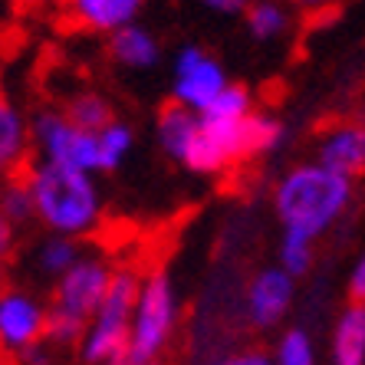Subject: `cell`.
I'll list each match as a JSON object with an SVG mask.
<instances>
[{"instance_id":"cell-1","label":"cell","mask_w":365,"mask_h":365,"mask_svg":"<svg viewBox=\"0 0 365 365\" xmlns=\"http://www.w3.org/2000/svg\"><path fill=\"white\" fill-rule=\"evenodd\" d=\"M270 201L283 230L319 240L346 217L352 204V181L309 158L283 171L273 185Z\"/></svg>"},{"instance_id":"cell-2","label":"cell","mask_w":365,"mask_h":365,"mask_svg":"<svg viewBox=\"0 0 365 365\" xmlns=\"http://www.w3.org/2000/svg\"><path fill=\"white\" fill-rule=\"evenodd\" d=\"M26 185L34 195L36 224L46 234L83 240L99 230L106 217V201L93 175L36 162L26 171Z\"/></svg>"},{"instance_id":"cell-3","label":"cell","mask_w":365,"mask_h":365,"mask_svg":"<svg viewBox=\"0 0 365 365\" xmlns=\"http://www.w3.org/2000/svg\"><path fill=\"white\" fill-rule=\"evenodd\" d=\"M115 267L109 257L99 250H86L76 264L53 283L50 299V326H46V342L56 352H76L83 342V332L102 299L109 297Z\"/></svg>"},{"instance_id":"cell-4","label":"cell","mask_w":365,"mask_h":365,"mask_svg":"<svg viewBox=\"0 0 365 365\" xmlns=\"http://www.w3.org/2000/svg\"><path fill=\"white\" fill-rule=\"evenodd\" d=\"M142 277L135 267H115L109 297L102 299L96 316L89 319L79 342V362L83 365H125L128 329H132V313L138 303Z\"/></svg>"},{"instance_id":"cell-5","label":"cell","mask_w":365,"mask_h":365,"mask_svg":"<svg viewBox=\"0 0 365 365\" xmlns=\"http://www.w3.org/2000/svg\"><path fill=\"white\" fill-rule=\"evenodd\" d=\"M178 323L181 306L171 277L165 270L145 273L135 313H132V329H128L125 365H158L178 332Z\"/></svg>"},{"instance_id":"cell-6","label":"cell","mask_w":365,"mask_h":365,"mask_svg":"<svg viewBox=\"0 0 365 365\" xmlns=\"http://www.w3.org/2000/svg\"><path fill=\"white\" fill-rule=\"evenodd\" d=\"M30 132H34V148L40 155V162L56 165V168L86 171V175L99 171L96 135L73 125L63 109H40L30 119Z\"/></svg>"},{"instance_id":"cell-7","label":"cell","mask_w":365,"mask_h":365,"mask_svg":"<svg viewBox=\"0 0 365 365\" xmlns=\"http://www.w3.org/2000/svg\"><path fill=\"white\" fill-rule=\"evenodd\" d=\"M247 122H221L201 115L178 165H185L195 175H221V171L234 168L237 162L250 158Z\"/></svg>"},{"instance_id":"cell-8","label":"cell","mask_w":365,"mask_h":365,"mask_svg":"<svg viewBox=\"0 0 365 365\" xmlns=\"http://www.w3.org/2000/svg\"><path fill=\"white\" fill-rule=\"evenodd\" d=\"M50 303L26 287H7L0 293V352L24 356L34 346L46 342Z\"/></svg>"},{"instance_id":"cell-9","label":"cell","mask_w":365,"mask_h":365,"mask_svg":"<svg viewBox=\"0 0 365 365\" xmlns=\"http://www.w3.org/2000/svg\"><path fill=\"white\" fill-rule=\"evenodd\" d=\"M227 86H230L227 69L214 60L207 50H201L195 43L178 50L175 66H171V99L178 102V106L204 115V112L211 109V102Z\"/></svg>"},{"instance_id":"cell-10","label":"cell","mask_w":365,"mask_h":365,"mask_svg":"<svg viewBox=\"0 0 365 365\" xmlns=\"http://www.w3.org/2000/svg\"><path fill=\"white\" fill-rule=\"evenodd\" d=\"M293 299H297V280H293L280 264L260 267L244 287L247 323L260 332L277 329L289 316V309H293Z\"/></svg>"},{"instance_id":"cell-11","label":"cell","mask_w":365,"mask_h":365,"mask_svg":"<svg viewBox=\"0 0 365 365\" xmlns=\"http://www.w3.org/2000/svg\"><path fill=\"white\" fill-rule=\"evenodd\" d=\"M313 162H319L323 168L336 171V175H342L349 181L362 178L365 175V122H356V119L329 122L316 135Z\"/></svg>"},{"instance_id":"cell-12","label":"cell","mask_w":365,"mask_h":365,"mask_svg":"<svg viewBox=\"0 0 365 365\" xmlns=\"http://www.w3.org/2000/svg\"><path fill=\"white\" fill-rule=\"evenodd\" d=\"M145 0H63V14L73 26L86 34H119L122 26H132L142 14Z\"/></svg>"},{"instance_id":"cell-13","label":"cell","mask_w":365,"mask_h":365,"mask_svg":"<svg viewBox=\"0 0 365 365\" xmlns=\"http://www.w3.org/2000/svg\"><path fill=\"white\" fill-rule=\"evenodd\" d=\"M329 365H365V303L339 309L329 332Z\"/></svg>"},{"instance_id":"cell-14","label":"cell","mask_w":365,"mask_h":365,"mask_svg":"<svg viewBox=\"0 0 365 365\" xmlns=\"http://www.w3.org/2000/svg\"><path fill=\"white\" fill-rule=\"evenodd\" d=\"M109 56L119 63L122 69H152L162 56V43L158 36L142 24H132V26H122L119 34L109 36Z\"/></svg>"},{"instance_id":"cell-15","label":"cell","mask_w":365,"mask_h":365,"mask_svg":"<svg viewBox=\"0 0 365 365\" xmlns=\"http://www.w3.org/2000/svg\"><path fill=\"white\" fill-rule=\"evenodd\" d=\"M30 148H34L30 119H26L17 106L0 102V165L14 175V171L26 162Z\"/></svg>"},{"instance_id":"cell-16","label":"cell","mask_w":365,"mask_h":365,"mask_svg":"<svg viewBox=\"0 0 365 365\" xmlns=\"http://www.w3.org/2000/svg\"><path fill=\"white\" fill-rule=\"evenodd\" d=\"M197 112L185 109L178 102H168L162 112H158V119H155V135H158V145H162V152L168 155L171 162H181V155H185L187 142H191V132L197 125Z\"/></svg>"},{"instance_id":"cell-17","label":"cell","mask_w":365,"mask_h":365,"mask_svg":"<svg viewBox=\"0 0 365 365\" xmlns=\"http://www.w3.org/2000/svg\"><path fill=\"white\" fill-rule=\"evenodd\" d=\"M83 254L86 250L79 247V240L63 237V234H43L40 244L34 247V267L40 277L56 283Z\"/></svg>"},{"instance_id":"cell-18","label":"cell","mask_w":365,"mask_h":365,"mask_svg":"<svg viewBox=\"0 0 365 365\" xmlns=\"http://www.w3.org/2000/svg\"><path fill=\"white\" fill-rule=\"evenodd\" d=\"M247 34L260 43H277L289 34L293 26V14L283 0H254L244 14Z\"/></svg>"},{"instance_id":"cell-19","label":"cell","mask_w":365,"mask_h":365,"mask_svg":"<svg viewBox=\"0 0 365 365\" xmlns=\"http://www.w3.org/2000/svg\"><path fill=\"white\" fill-rule=\"evenodd\" d=\"M63 112H66V119L73 122L76 128H83V132H93V135H99L102 128L115 119V115H112V102L106 99L102 93H96V89L73 93L66 99V106H63Z\"/></svg>"},{"instance_id":"cell-20","label":"cell","mask_w":365,"mask_h":365,"mask_svg":"<svg viewBox=\"0 0 365 365\" xmlns=\"http://www.w3.org/2000/svg\"><path fill=\"white\" fill-rule=\"evenodd\" d=\"M96 145H99V171H115L135 148V128L122 119H112L96 135Z\"/></svg>"},{"instance_id":"cell-21","label":"cell","mask_w":365,"mask_h":365,"mask_svg":"<svg viewBox=\"0 0 365 365\" xmlns=\"http://www.w3.org/2000/svg\"><path fill=\"white\" fill-rule=\"evenodd\" d=\"M247 142H250V155L280 152L287 142V122L273 112H254L247 122Z\"/></svg>"},{"instance_id":"cell-22","label":"cell","mask_w":365,"mask_h":365,"mask_svg":"<svg viewBox=\"0 0 365 365\" xmlns=\"http://www.w3.org/2000/svg\"><path fill=\"white\" fill-rule=\"evenodd\" d=\"M270 359H273V365H319L316 342L303 326H293V329L280 332V339L273 346Z\"/></svg>"},{"instance_id":"cell-23","label":"cell","mask_w":365,"mask_h":365,"mask_svg":"<svg viewBox=\"0 0 365 365\" xmlns=\"http://www.w3.org/2000/svg\"><path fill=\"white\" fill-rule=\"evenodd\" d=\"M280 267L297 280V277H306L316 264V240L306 237V234H297V230H283L280 237Z\"/></svg>"},{"instance_id":"cell-24","label":"cell","mask_w":365,"mask_h":365,"mask_svg":"<svg viewBox=\"0 0 365 365\" xmlns=\"http://www.w3.org/2000/svg\"><path fill=\"white\" fill-rule=\"evenodd\" d=\"M254 93L240 83H230L217 99L211 102V109L204 112L207 119H221V122H247L254 115Z\"/></svg>"},{"instance_id":"cell-25","label":"cell","mask_w":365,"mask_h":365,"mask_svg":"<svg viewBox=\"0 0 365 365\" xmlns=\"http://www.w3.org/2000/svg\"><path fill=\"white\" fill-rule=\"evenodd\" d=\"M0 211L7 217L14 227L26 221H36V211H34V195H30V185L26 178H7L0 185Z\"/></svg>"},{"instance_id":"cell-26","label":"cell","mask_w":365,"mask_h":365,"mask_svg":"<svg viewBox=\"0 0 365 365\" xmlns=\"http://www.w3.org/2000/svg\"><path fill=\"white\" fill-rule=\"evenodd\" d=\"M214 365H273V359H270V352H267V349L244 346V349H234V352L221 356Z\"/></svg>"},{"instance_id":"cell-27","label":"cell","mask_w":365,"mask_h":365,"mask_svg":"<svg viewBox=\"0 0 365 365\" xmlns=\"http://www.w3.org/2000/svg\"><path fill=\"white\" fill-rule=\"evenodd\" d=\"M346 293H349V303H365V254L356 257V264L349 267Z\"/></svg>"},{"instance_id":"cell-28","label":"cell","mask_w":365,"mask_h":365,"mask_svg":"<svg viewBox=\"0 0 365 365\" xmlns=\"http://www.w3.org/2000/svg\"><path fill=\"white\" fill-rule=\"evenodd\" d=\"M201 7H207L211 14H221V17H234V14H247V7L254 0H197Z\"/></svg>"},{"instance_id":"cell-29","label":"cell","mask_w":365,"mask_h":365,"mask_svg":"<svg viewBox=\"0 0 365 365\" xmlns=\"http://www.w3.org/2000/svg\"><path fill=\"white\" fill-rule=\"evenodd\" d=\"M20 365H53L56 362V349L50 346V342H40V346H34L30 352H24V356H17Z\"/></svg>"},{"instance_id":"cell-30","label":"cell","mask_w":365,"mask_h":365,"mask_svg":"<svg viewBox=\"0 0 365 365\" xmlns=\"http://www.w3.org/2000/svg\"><path fill=\"white\" fill-rule=\"evenodd\" d=\"M14 247H17V227L0 211V260H7V257L14 254Z\"/></svg>"},{"instance_id":"cell-31","label":"cell","mask_w":365,"mask_h":365,"mask_svg":"<svg viewBox=\"0 0 365 365\" xmlns=\"http://www.w3.org/2000/svg\"><path fill=\"white\" fill-rule=\"evenodd\" d=\"M289 4L306 10V14H319V10H326V7H336L339 0H289Z\"/></svg>"},{"instance_id":"cell-32","label":"cell","mask_w":365,"mask_h":365,"mask_svg":"<svg viewBox=\"0 0 365 365\" xmlns=\"http://www.w3.org/2000/svg\"><path fill=\"white\" fill-rule=\"evenodd\" d=\"M24 7H53V4H63V0H17Z\"/></svg>"},{"instance_id":"cell-33","label":"cell","mask_w":365,"mask_h":365,"mask_svg":"<svg viewBox=\"0 0 365 365\" xmlns=\"http://www.w3.org/2000/svg\"><path fill=\"white\" fill-rule=\"evenodd\" d=\"M7 289V260H0V293Z\"/></svg>"},{"instance_id":"cell-34","label":"cell","mask_w":365,"mask_h":365,"mask_svg":"<svg viewBox=\"0 0 365 365\" xmlns=\"http://www.w3.org/2000/svg\"><path fill=\"white\" fill-rule=\"evenodd\" d=\"M7 178H14V175H10V171L4 168V165H0V185H4V181H7Z\"/></svg>"},{"instance_id":"cell-35","label":"cell","mask_w":365,"mask_h":365,"mask_svg":"<svg viewBox=\"0 0 365 365\" xmlns=\"http://www.w3.org/2000/svg\"><path fill=\"white\" fill-rule=\"evenodd\" d=\"M0 365H4V352H0Z\"/></svg>"},{"instance_id":"cell-36","label":"cell","mask_w":365,"mask_h":365,"mask_svg":"<svg viewBox=\"0 0 365 365\" xmlns=\"http://www.w3.org/2000/svg\"><path fill=\"white\" fill-rule=\"evenodd\" d=\"M0 102H4V99H0Z\"/></svg>"}]
</instances>
